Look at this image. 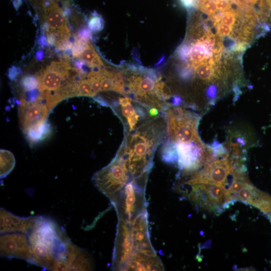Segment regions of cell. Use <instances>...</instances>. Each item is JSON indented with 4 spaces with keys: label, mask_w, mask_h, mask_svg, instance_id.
<instances>
[{
    "label": "cell",
    "mask_w": 271,
    "mask_h": 271,
    "mask_svg": "<svg viewBox=\"0 0 271 271\" xmlns=\"http://www.w3.org/2000/svg\"><path fill=\"white\" fill-rule=\"evenodd\" d=\"M201 8L205 12L209 14H214L217 10L215 2L212 0L204 2L202 4Z\"/></svg>",
    "instance_id": "obj_29"
},
{
    "label": "cell",
    "mask_w": 271,
    "mask_h": 271,
    "mask_svg": "<svg viewBox=\"0 0 271 271\" xmlns=\"http://www.w3.org/2000/svg\"><path fill=\"white\" fill-rule=\"evenodd\" d=\"M36 57L39 60H41L43 58V52L42 51H38L36 54Z\"/></svg>",
    "instance_id": "obj_38"
},
{
    "label": "cell",
    "mask_w": 271,
    "mask_h": 271,
    "mask_svg": "<svg viewBox=\"0 0 271 271\" xmlns=\"http://www.w3.org/2000/svg\"><path fill=\"white\" fill-rule=\"evenodd\" d=\"M190 53L189 48L187 46H183L179 50L178 54L182 59L186 58Z\"/></svg>",
    "instance_id": "obj_34"
},
{
    "label": "cell",
    "mask_w": 271,
    "mask_h": 271,
    "mask_svg": "<svg viewBox=\"0 0 271 271\" xmlns=\"http://www.w3.org/2000/svg\"><path fill=\"white\" fill-rule=\"evenodd\" d=\"M182 4L186 8H191L195 6L196 0H180Z\"/></svg>",
    "instance_id": "obj_36"
},
{
    "label": "cell",
    "mask_w": 271,
    "mask_h": 271,
    "mask_svg": "<svg viewBox=\"0 0 271 271\" xmlns=\"http://www.w3.org/2000/svg\"><path fill=\"white\" fill-rule=\"evenodd\" d=\"M41 43H42V44L44 45H47V41H46V38L45 37L43 36L41 37Z\"/></svg>",
    "instance_id": "obj_39"
},
{
    "label": "cell",
    "mask_w": 271,
    "mask_h": 271,
    "mask_svg": "<svg viewBox=\"0 0 271 271\" xmlns=\"http://www.w3.org/2000/svg\"><path fill=\"white\" fill-rule=\"evenodd\" d=\"M22 84L25 90L30 91L38 87L39 82L37 78L32 75H28L23 78Z\"/></svg>",
    "instance_id": "obj_28"
},
{
    "label": "cell",
    "mask_w": 271,
    "mask_h": 271,
    "mask_svg": "<svg viewBox=\"0 0 271 271\" xmlns=\"http://www.w3.org/2000/svg\"><path fill=\"white\" fill-rule=\"evenodd\" d=\"M78 37L84 40L88 41L91 38L90 30L86 28L81 29L79 32Z\"/></svg>",
    "instance_id": "obj_32"
},
{
    "label": "cell",
    "mask_w": 271,
    "mask_h": 271,
    "mask_svg": "<svg viewBox=\"0 0 271 271\" xmlns=\"http://www.w3.org/2000/svg\"><path fill=\"white\" fill-rule=\"evenodd\" d=\"M75 96H94L91 86L87 79L82 78L75 82Z\"/></svg>",
    "instance_id": "obj_23"
},
{
    "label": "cell",
    "mask_w": 271,
    "mask_h": 271,
    "mask_svg": "<svg viewBox=\"0 0 271 271\" xmlns=\"http://www.w3.org/2000/svg\"><path fill=\"white\" fill-rule=\"evenodd\" d=\"M217 9L220 11H225L228 9V3L226 0H215Z\"/></svg>",
    "instance_id": "obj_33"
},
{
    "label": "cell",
    "mask_w": 271,
    "mask_h": 271,
    "mask_svg": "<svg viewBox=\"0 0 271 271\" xmlns=\"http://www.w3.org/2000/svg\"><path fill=\"white\" fill-rule=\"evenodd\" d=\"M20 72L21 71L19 68L13 66L9 70V76L10 78L12 80L15 79Z\"/></svg>",
    "instance_id": "obj_35"
},
{
    "label": "cell",
    "mask_w": 271,
    "mask_h": 271,
    "mask_svg": "<svg viewBox=\"0 0 271 271\" xmlns=\"http://www.w3.org/2000/svg\"><path fill=\"white\" fill-rule=\"evenodd\" d=\"M0 220L1 234L9 232L27 234L34 225L35 217H21L1 208Z\"/></svg>",
    "instance_id": "obj_15"
},
{
    "label": "cell",
    "mask_w": 271,
    "mask_h": 271,
    "mask_svg": "<svg viewBox=\"0 0 271 271\" xmlns=\"http://www.w3.org/2000/svg\"><path fill=\"white\" fill-rule=\"evenodd\" d=\"M197 74L202 80L208 81L211 80L214 75V71L212 65L209 63L201 62L195 65Z\"/></svg>",
    "instance_id": "obj_24"
},
{
    "label": "cell",
    "mask_w": 271,
    "mask_h": 271,
    "mask_svg": "<svg viewBox=\"0 0 271 271\" xmlns=\"http://www.w3.org/2000/svg\"><path fill=\"white\" fill-rule=\"evenodd\" d=\"M37 78L38 89L40 91H53L59 89L62 81L66 78L58 71L52 69L50 66L41 71Z\"/></svg>",
    "instance_id": "obj_17"
},
{
    "label": "cell",
    "mask_w": 271,
    "mask_h": 271,
    "mask_svg": "<svg viewBox=\"0 0 271 271\" xmlns=\"http://www.w3.org/2000/svg\"><path fill=\"white\" fill-rule=\"evenodd\" d=\"M132 99L128 97H120L118 104L112 106L114 111L122 121L124 131L130 132L137 126L139 122L149 115L148 110L143 106L132 103Z\"/></svg>",
    "instance_id": "obj_12"
},
{
    "label": "cell",
    "mask_w": 271,
    "mask_h": 271,
    "mask_svg": "<svg viewBox=\"0 0 271 271\" xmlns=\"http://www.w3.org/2000/svg\"><path fill=\"white\" fill-rule=\"evenodd\" d=\"M210 42L203 40L197 42L193 45L190 51L191 60L195 63V65L203 62L204 60L211 56Z\"/></svg>",
    "instance_id": "obj_19"
},
{
    "label": "cell",
    "mask_w": 271,
    "mask_h": 271,
    "mask_svg": "<svg viewBox=\"0 0 271 271\" xmlns=\"http://www.w3.org/2000/svg\"><path fill=\"white\" fill-rule=\"evenodd\" d=\"M92 180L99 191L110 200L132 181L122 164L115 157L108 165L95 173Z\"/></svg>",
    "instance_id": "obj_5"
},
{
    "label": "cell",
    "mask_w": 271,
    "mask_h": 271,
    "mask_svg": "<svg viewBox=\"0 0 271 271\" xmlns=\"http://www.w3.org/2000/svg\"><path fill=\"white\" fill-rule=\"evenodd\" d=\"M97 56L98 54L93 46L89 44L87 47L79 57L83 62L89 65Z\"/></svg>",
    "instance_id": "obj_25"
},
{
    "label": "cell",
    "mask_w": 271,
    "mask_h": 271,
    "mask_svg": "<svg viewBox=\"0 0 271 271\" xmlns=\"http://www.w3.org/2000/svg\"><path fill=\"white\" fill-rule=\"evenodd\" d=\"M27 234L31 249L29 262L50 270L72 243L53 220L44 216H35Z\"/></svg>",
    "instance_id": "obj_2"
},
{
    "label": "cell",
    "mask_w": 271,
    "mask_h": 271,
    "mask_svg": "<svg viewBox=\"0 0 271 271\" xmlns=\"http://www.w3.org/2000/svg\"><path fill=\"white\" fill-rule=\"evenodd\" d=\"M168 126L167 141L202 143L198 134L199 116L184 107L169 104L162 112Z\"/></svg>",
    "instance_id": "obj_3"
},
{
    "label": "cell",
    "mask_w": 271,
    "mask_h": 271,
    "mask_svg": "<svg viewBox=\"0 0 271 271\" xmlns=\"http://www.w3.org/2000/svg\"><path fill=\"white\" fill-rule=\"evenodd\" d=\"M204 166V168L196 172L185 184H210L225 186L228 175L232 174L235 169L227 154Z\"/></svg>",
    "instance_id": "obj_7"
},
{
    "label": "cell",
    "mask_w": 271,
    "mask_h": 271,
    "mask_svg": "<svg viewBox=\"0 0 271 271\" xmlns=\"http://www.w3.org/2000/svg\"><path fill=\"white\" fill-rule=\"evenodd\" d=\"M87 41L84 40L79 37L76 40L72 46V54L74 57H78L84 51L89 45Z\"/></svg>",
    "instance_id": "obj_26"
},
{
    "label": "cell",
    "mask_w": 271,
    "mask_h": 271,
    "mask_svg": "<svg viewBox=\"0 0 271 271\" xmlns=\"http://www.w3.org/2000/svg\"><path fill=\"white\" fill-rule=\"evenodd\" d=\"M44 102L40 96L34 102H27L22 100L20 107V120L25 133L33 125L46 121L50 110Z\"/></svg>",
    "instance_id": "obj_13"
},
{
    "label": "cell",
    "mask_w": 271,
    "mask_h": 271,
    "mask_svg": "<svg viewBox=\"0 0 271 271\" xmlns=\"http://www.w3.org/2000/svg\"><path fill=\"white\" fill-rule=\"evenodd\" d=\"M45 10L46 22L51 28L50 31L54 32L59 36L56 44L58 45L62 41L68 40L70 33L61 9L56 3L51 1Z\"/></svg>",
    "instance_id": "obj_14"
},
{
    "label": "cell",
    "mask_w": 271,
    "mask_h": 271,
    "mask_svg": "<svg viewBox=\"0 0 271 271\" xmlns=\"http://www.w3.org/2000/svg\"><path fill=\"white\" fill-rule=\"evenodd\" d=\"M22 232L3 233L0 238L1 256L16 257L29 261L31 249L28 235Z\"/></svg>",
    "instance_id": "obj_11"
},
{
    "label": "cell",
    "mask_w": 271,
    "mask_h": 271,
    "mask_svg": "<svg viewBox=\"0 0 271 271\" xmlns=\"http://www.w3.org/2000/svg\"><path fill=\"white\" fill-rule=\"evenodd\" d=\"M149 114L150 116L155 117L159 115V110L155 108H152L148 110Z\"/></svg>",
    "instance_id": "obj_37"
},
{
    "label": "cell",
    "mask_w": 271,
    "mask_h": 271,
    "mask_svg": "<svg viewBox=\"0 0 271 271\" xmlns=\"http://www.w3.org/2000/svg\"><path fill=\"white\" fill-rule=\"evenodd\" d=\"M1 178L7 176L14 169L15 159L13 153L9 151L1 150Z\"/></svg>",
    "instance_id": "obj_21"
},
{
    "label": "cell",
    "mask_w": 271,
    "mask_h": 271,
    "mask_svg": "<svg viewBox=\"0 0 271 271\" xmlns=\"http://www.w3.org/2000/svg\"><path fill=\"white\" fill-rule=\"evenodd\" d=\"M104 22L102 18L96 14L93 15L89 20L88 26L89 29L93 31H99L103 28Z\"/></svg>",
    "instance_id": "obj_27"
},
{
    "label": "cell",
    "mask_w": 271,
    "mask_h": 271,
    "mask_svg": "<svg viewBox=\"0 0 271 271\" xmlns=\"http://www.w3.org/2000/svg\"><path fill=\"white\" fill-rule=\"evenodd\" d=\"M221 22L223 24L232 27L235 22V17L232 13L226 12L221 16Z\"/></svg>",
    "instance_id": "obj_31"
},
{
    "label": "cell",
    "mask_w": 271,
    "mask_h": 271,
    "mask_svg": "<svg viewBox=\"0 0 271 271\" xmlns=\"http://www.w3.org/2000/svg\"><path fill=\"white\" fill-rule=\"evenodd\" d=\"M268 215L269 218L270 219V220L271 221V212L268 213Z\"/></svg>",
    "instance_id": "obj_40"
},
{
    "label": "cell",
    "mask_w": 271,
    "mask_h": 271,
    "mask_svg": "<svg viewBox=\"0 0 271 271\" xmlns=\"http://www.w3.org/2000/svg\"><path fill=\"white\" fill-rule=\"evenodd\" d=\"M167 137V123L164 114L148 116L133 130L124 131L122 143L115 157L132 180L147 182L155 152Z\"/></svg>",
    "instance_id": "obj_1"
},
{
    "label": "cell",
    "mask_w": 271,
    "mask_h": 271,
    "mask_svg": "<svg viewBox=\"0 0 271 271\" xmlns=\"http://www.w3.org/2000/svg\"><path fill=\"white\" fill-rule=\"evenodd\" d=\"M191 186L187 193L189 199L204 209L220 213L229 205L225 186L210 184H197Z\"/></svg>",
    "instance_id": "obj_6"
},
{
    "label": "cell",
    "mask_w": 271,
    "mask_h": 271,
    "mask_svg": "<svg viewBox=\"0 0 271 271\" xmlns=\"http://www.w3.org/2000/svg\"><path fill=\"white\" fill-rule=\"evenodd\" d=\"M175 144L178 155V164L184 173L194 172L203 164L207 148L203 143Z\"/></svg>",
    "instance_id": "obj_9"
},
{
    "label": "cell",
    "mask_w": 271,
    "mask_h": 271,
    "mask_svg": "<svg viewBox=\"0 0 271 271\" xmlns=\"http://www.w3.org/2000/svg\"><path fill=\"white\" fill-rule=\"evenodd\" d=\"M133 251L130 224L118 220L112 259V270H125Z\"/></svg>",
    "instance_id": "obj_8"
},
{
    "label": "cell",
    "mask_w": 271,
    "mask_h": 271,
    "mask_svg": "<svg viewBox=\"0 0 271 271\" xmlns=\"http://www.w3.org/2000/svg\"><path fill=\"white\" fill-rule=\"evenodd\" d=\"M232 28L223 23L219 24L217 27V34L222 37L229 36L232 32Z\"/></svg>",
    "instance_id": "obj_30"
},
{
    "label": "cell",
    "mask_w": 271,
    "mask_h": 271,
    "mask_svg": "<svg viewBox=\"0 0 271 271\" xmlns=\"http://www.w3.org/2000/svg\"><path fill=\"white\" fill-rule=\"evenodd\" d=\"M145 190L146 187L131 181L110 200L116 211L118 220L130 224L136 216L147 210Z\"/></svg>",
    "instance_id": "obj_4"
},
{
    "label": "cell",
    "mask_w": 271,
    "mask_h": 271,
    "mask_svg": "<svg viewBox=\"0 0 271 271\" xmlns=\"http://www.w3.org/2000/svg\"><path fill=\"white\" fill-rule=\"evenodd\" d=\"M130 227L134 251L148 256H157L150 239L147 210L136 216L131 221Z\"/></svg>",
    "instance_id": "obj_10"
},
{
    "label": "cell",
    "mask_w": 271,
    "mask_h": 271,
    "mask_svg": "<svg viewBox=\"0 0 271 271\" xmlns=\"http://www.w3.org/2000/svg\"><path fill=\"white\" fill-rule=\"evenodd\" d=\"M162 160L168 163H175L178 160L176 145L174 143L167 141L163 147Z\"/></svg>",
    "instance_id": "obj_22"
},
{
    "label": "cell",
    "mask_w": 271,
    "mask_h": 271,
    "mask_svg": "<svg viewBox=\"0 0 271 271\" xmlns=\"http://www.w3.org/2000/svg\"><path fill=\"white\" fill-rule=\"evenodd\" d=\"M164 267L159 257L133 251L125 270H163Z\"/></svg>",
    "instance_id": "obj_16"
},
{
    "label": "cell",
    "mask_w": 271,
    "mask_h": 271,
    "mask_svg": "<svg viewBox=\"0 0 271 271\" xmlns=\"http://www.w3.org/2000/svg\"><path fill=\"white\" fill-rule=\"evenodd\" d=\"M244 171L234 169L233 174V180L231 184L227 189V198L228 203H231L236 201V197L240 191L244 187L250 184L246 176L244 175Z\"/></svg>",
    "instance_id": "obj_18"
},
{
    "label": "cell",
    "mask_w": 271,
    "mask_h": 271,
    "mask_svg": "<svg viewBox=\"0 0 271 271\" xmlns=\"http://www.w3.org/2000/svg\"><path fill=\"white\" fill-rule=\"evenodd\" d=\"M49 128L46 121L42 122L31 127L25 133L31 142L35 143L45 138L49 131Z\"/></svg>",
    "instance_id": "obj_20"
}]
</instances>
